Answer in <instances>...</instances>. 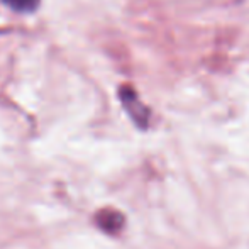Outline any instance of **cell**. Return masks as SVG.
Wrapping results in <instances>:
<instances>
[{
  "label": "cell",
  "instance_id": "cell-1",
  "mask_svg": "<svg viewBox=\"0 0 249 249\" xmlns=\"http://www.w3.org/2000/svg\"><path fill=\"white\" fill-rule=\"evenodd\" d=\"M121 99L124 102V107L127 108V112L131 114V117L134 119L138 124L144 125L146 124V108L142 107L141 102L138 100L136 93L132 92L131 89L124 87V89L121 90Z\"/></svg>",
  "mask_w": 249,
  "mask_h": 249
},
{
  "label": "cell",
  "instance_id": "cell-2",
  "mask_svg": "<svg viewBox=\"0 0 249 249\" xmlns=\"http://www.w3.org/2000/svg\"><path fill=\"white\" fill-rule=\"evenodd\" d=\"M3 2L17 12H33L39 5V0H3Z\"/></svg>",
  "mask_w": 249,
  "mask_h": 249
}]
</instances>
